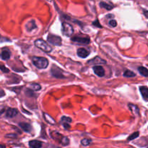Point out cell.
Returning a JSON list of instances; mask_svg holds the SVG:
<instances>
[{
  "label": "cell",
  "mask_w": 148,
  "mask_h": 148,
  "mask_svg": "<svg viewBox=\"0 0 148 148\" xmlns=\"http://www.w3.org/2000/svg\"><path fill=\"white\" fill-rule=\"evenodd\" d=\"M33 62L35 66L39 69H45L49 65V61L45 57H33Z\"/></svg>",
  "instance_id": "obj_1"
},
{
  "label": "cell",
  "mask_w": 148,
  "mask_h": 148,
  "mask_svg": "<svg viewBox=\"0 0 148 148\" xmlns=\"http://www.w3.org/2000/svg\"><path fill=\"white\" fill-rule=\"evenodd\" d=\"M34 44L35 45H36V46H37L38 48L41 49L43 52H51L52 51L51 46H49V45L45 41H43V39H37L36 41H35Z\"/></svg>",
  "instance_id": "obj_2"
},
{
  "label": "cell",
  "mask_w": 148,
  "mask_h": 148,
  "mask_svg": "<svg viewBox=\"0 0 148 148\" xmlns=\"http://www.w3.org/2000/svg\"><path fill=\"white\" fill-rule=\"evenodd\" d=\"M62 31L65 36H70L74 33V29L69 23H63L62 25Z\"/></svg>",
  "instance_id": "obj_3"
},
{
  "label": "cell",
  "mask_w": 148,
  "mask_h": 148,
  "mask_svg": "<svg viewBox=\"0 0 148 148\" xmlns=\"http://www.w3.org/2000/svg\"><path fill=\"white\" fill-rule=\"evenodd\" d=\"M47 40L49 43L52 44L55 46H60L62 44V39L58 36L49 34L47 37Z\"/></svg>",
  "instance_id": "obj_4"
},
{
  "label": "cell",
  "mask_w": 148,
  "mask_h": 148,
  "mask_svg": "<svg viewBox=\"0 0 148 148\" xmlns=\"http://www.w3.org/2000/svg\"><path fill=\"white\" fill-rule=\"evenodd\" d=\"M73 41L77 42V43L85 44H88L90 43V38L88 36H76L72 39Z\"/></svg>",
  "instance_id": "obj_5"
},
{
  "label": "cell",
  "mask_w": 148,
  "mask_h": 148,
  "mask_svg": "<svg viewBox=\"0 0 148 148\" xmlns=\"http://www.w3.org/2000/svg\"><path fill=\"white\" fill-rule=\"evenodd\" d=\"M92 69H93L94 73H95L98 76L103 77L105 75V71H104V69L103 68V67L97 65V66H94L93 68H92Z\"/></svg>",
  "instance_id": "obj_6"
},
{
  "label": "cell",
  "mask_w": 148,
  "mask_h": 148,
  "mask_svg": "<svg viewBox=\"0 0 148 148\" xmlns=\"http://www.w3.org/2000/svg\"><path fill=\"white\" fill-rule=\"evenodd\" d=\"M90 55L89 51L87 50L85 48H80L77 50V55L79 57L82 58H85Z\"/></svg>",
  "instance_id": "obj_7"
},
{
  "label": "cell",
  "mask_w": 148,
  "mask_h": 148,
  "mask_svg": "<svg viewBox=\"0 0 148 148\" xmlns=\"http://www.w3.org/2000/svg\"><path fill=\"white\" fill-rule=\"evenodd\" d=\"M17 114H18V111L14 108H9L6 112V116L8 118L15 117Z\"/></svg>",
  "instance_id": "obj_8"
},
{
  "label": "cell",
  "mask_w": 148,
  "mask_h": 148,
  "mask_svg": "<svg viewBox=\"0 0 148 148\" xmlns=\"http://www.w3.org/2000/svg\"><path fill=\"white\" fill-rule=\"evenodd\" d=\"M19 126H20L22 129L25 132H30L32 130V127L29 123H19Z\"/></svg>",
  "instance_id": "obj_9"
},
{
  "label": "cell",
  "mask_w": 148,
  "mask_h": 148,
  "mask_svg": "<svg viewBox=\"0 0 148 148\" xmlns=\"http://www.w3.org/2000/svg\"><path fill=\"white\" fill-rule=\"evenodd\" d=\"M29 145L31 148H40L42 147V142L38 140H32L29 142Z\"/></svg>",
  "instance_id": "obj_10"
},
{
  "label": "cell",
  "mask_w": 148,
  "mask_h": 148,
  "mask_svg": "<svg viewBox=\"0 0 148 148\" xmlns=\"http://www.w3.org/2000/svg\"><path fill=\"white\" fill-rule=\"evenodd\" d=\"M140 92H141V94L143 95V98L145 100H148V88L146 86H140Z\"/></svg>",
  "instance_id": "obj_11"
},
{
  "label": "cell",
  "mask_w": 148,
  "mask_h": 148,
  "mask_svg": "<svg viewBox=\"0 0 148 148\" xmlns=\"http://www.w3.org/2000/svg\"><path fill=\"white\" fill-rule=\"evenodd\" d=\"M26 28H27V30H28V31H31L32 30H33V29L36 28V22H35L34 20L29 21L28 23H27V24L26 25Z\"/></svg>",
  "instance_id": "obj_12"
},
{
  "label": "cell",
  "mask_w": 148,
  "mask_h": 148,
  "mask_svg": "<svg viewBox=\"0 0 148 148\" xmlns=\"http://www.w3.org/2000/svg\"><path fill=\"white\" fill-rule=\"evenodd\" d=\"M138 71L141 75H143V76L148 77V70L146 68H145V67H139Z\"/></svg>",
  "instance_id": "obj_13"
},
{
  "label": "cell",
  "mask_w": 148,
  "mask_h": 148,
  "mask_svg": "<svg viewBox=\"0 0 148 148\" xmlns=\"http://www.w3.org/2000/svg\"><path fill=\"white\" fill-rule=\"evenodd\" d=\"M1 59H4V60H6V59H8L10 57V52H9L8 50H3L2 52H1Z\"/></svg>",
  "instance_id": "obj_14"
},
{
  "label": "cell",
  "mask_w": 148,
  "mask_h": 148,
  "mask_svg": "<svg viewBox=\"0 0 148 148\" xmlns=\"http://www.w3.org/2000/svg\"><path fill=\"white\" fill-rule=\"evenodd\" d=\"M129 107H130V109L131 110V111L134 114H137L139 112V108L137 107L136 105H134V104H129Z\"/></svg>",
  "instance_id": "obj_15"
},
{
  "label": "cell",
  "mask_w": 148,
  "mask_h": 148,
  "mask_svg": "<svg viewBox=\"0 0 148 148\" xmlns=\"http://www.w3.org/2000/svg\"><path fill=\"white\" fill-rule=\"evenodd\" d=\"M136 74L134 73V72L132 71H130V70H127V71H124V76L125 77H128V78H130V77H134L135 76Z\"/></svg>",
  "instance_id": "obj_16"
},
{
  "label": "cell",
  "mask_w": 148,
  "mask_h": 148,
  "mask_svg": "<svg viewBox=\"0 0 148 148\" xmlns=\"http://www.w3.org/2000/svg\"><path fill=\"white\" fill-rule=\"evenodd\" d=\"M44 118H45V119L47 120V122H49V123H51V124H54L55 123L54 120H53L51 117H50V116L49 115V114L44 113Z\"/></svg>",
  "instance_id": "obj_17"
},
{
  "label": "cell",
  "mask_w": 148,
  "mask_h": 148,
  "mask_svg": "<svg viewBox=\"0 0 148 148\" xmlns=\"http://www.w3.org/2000/svg\"><path fill=\"white\" fill-rule=\"evenodd\" d=\"M61 120H62V123H69L72 122V119L69 117H66V116H63Z\"/></svg>",
  "instance_id": "obj_18"
},
{
  "label": "cell",
  "mask_w": 148,
  "mask_h": 148,
  "mask_svg": "<svg viewBox=\"0 0 148 148\" xmlns=\"http://www.w3.org/2000/svg\"><path fill=\"white\" fill-rule=\"evenodd\" d=\"M101 7H104V8L106 9V10H111V9L113 8L112 6H111L110 4H106V2H101Z\"/></svg>",
  "instance_id": "obj_19"
},
{
  "label": "cell",
  "mask_w": 148,
  "mask_h": 148,
  "mask_svg": "<svg viewBox=\"0 0 148 148\" xmlns=\"http://www.w3.org/2000/svg\"><path fill=\"white\" fill-rule=\"evenodd\" d=\"M91 142V139H83L82 141H81V143H82V145L84 146H87V145H89Z\"/></svg>",
  "instance_id": "obj_20"
},
{
  "label": "cell",
  "mask_w": 148,
  "mask_h": 148,
  "mask_svg": "<svg viewBox=\"0 0 148 148\" xmlns=\"http://www.w3.org/2000/svg\"><path fill=\"white\" fill-rule=\"evenodd\" d=\"M139 134H140V133H139L138 131H137V132H135V133H132V134L130 135V136H129L128 140H132V139H136V138H137V136H139Z\"/></svg>",
  "instance_id": "obj_21"
},
{
  "label": "cell",
  "mask_w": 148,
  "mask_h": 148,
  "mask_svg": "<svg viewBox=\"0 0 148 148\" xmlns=\"http://www.w3.org/2000/svg\"><path fill=\"white\" fill-rule=\"evenodd\" d=\"M31 88L33 89V90H35V91H38V90L40 89V88H41V87H40V86L39 85V84H33L31 85Z\"/></svg>",
  "instance_id": "obj_22"
},
{
  "label": "cell",
  "mask_w": 148,
  "mask_h": 148,
  "mask_svg": "<svg viewBox=\"0 0 148 148\" xmlns=\"http://www.w3.org/2000/svg\"><path fill=\"white\" fill-rule=\"evenodd\" d=\"M109 25L111 27H116L117 26V23L115 20H111L109 21Z\"/></svg>",
  "instance_id": "obj_23"
},
{
  "label": "cell",
  "mask_w": 148,
  "mask_h": 148,
  "mask_svg": "<svg viewBox=\"0 0 148 148\" xmlns=\"http://www.w3.org/2000/svg\"><path fill=\"white\" fill-rule=\"evenodd\" d=\"M1 70L3 71V72L4 73H8L9 72V69H7V68H6L5 66H4V65H1Z\"/></svg>",
  "instance_id": "obj_24"
},
{
  "label": "cell",
  "mask_w": 148,
  "mask_h": 148,
  "mask_svg": "<svg viewBox=\"0 0 148 148\" xmlns=\"http://www.w3.org/2000/svg\"><path fill=\"white\" fill-rule=\"evenodd\" d=\"M93 25L94 26H98V27H99V28H101L102 27V26H101V25H100V23H99V21H98V20H95V21L93 22Z\"/></svg>",
  "instance_id": "obj_25"
},
{
  "label": "cell",
  "mask_w": 148,
  "mask_h": 148,
  "mask_svg": "<svg viewBox=\"0 0 148 148\" xmlns=\"http://www.w3.org/2000/svg\"><path fill=\"white\" fill-rule=\"evenodd\" d=\"M144 13H145V15H146V17H148V12L147 11H145Z\"/></svg>",
  "instance_id": "obj_26"
},
{
  "label": "cell",
  "mask_w": 148,
  "mask_h": 148,
  "mask_svg": "<svg viewBox=\"0 0 148 148\" xmlns=\"http://www.w3.org/2000/svg\"><path fill=\"white\" fill-rule=\"evenodd\" d=\"M1 148H5V147H4L3 145H1Z\"/></svg>",
  "instance_id": "obj_27"
},
{
  "label": "cell",
  "mask_w": 148,
  "mask_h": 148,
  "mask_svg": "<svg viewBox=\"0 0 148 148\" xmlns=\"http://www.w3.org/2000/svg\"><path fill=\"white\" fill-rule=\"evenodd\" d=\"M47 1H51V0H47Z\"/></svg>",
  "instance_id": "obj_28"
}]
</instances>
